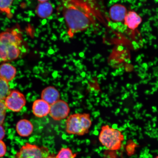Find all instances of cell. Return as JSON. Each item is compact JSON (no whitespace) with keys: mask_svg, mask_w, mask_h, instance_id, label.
Masks as SVG:
<instances>
[{"mask_svg":"<svg viewBox=\"0 0 158 158\" xmlns=\"http://www.w3.org/2000/svg\"><path fill=\"white\" fill-rule=\"evenodd\" d=\"M50 105L41 99L35 100L32 106L33 114L38 118H43L49 113Z\"/></svg>","mask_w":158,"mask_h":158,"instance_id":"obj_8","label":"cell"},{"mask_svg":"<svg viewBox=\"0 0 158 158\" xmlns=\"http://www.w3.org/2000/svg\"><path fill=\"white\" fill-rule=\"evenodd\" d=\"M6 108L4 102L0 101V124L2 125L4 121L6 114Z\"/></svg>","mask_w":158,"mask_h":158,"instance_id":"obj_18","label":"cell"},{"mask_svg":"<svg viewBox=\"0 0 158 158\" xmlns=\"http://www.w3.org/2000/svg\"><path fill=\"white\" fill-rule=\"evenodd\" d=\"M41 98L42 100L51 105L59 100L60 94L54 87L48 86L43 90Z\"/></svg>","mask_w":158,"mask_h":158,"instance_id":"obj_10","label":"cell"},{"mask_svg":"<svg viewBox=\"0 0 158 158\" xmlns=\"http://www.w3.org/2000/svg\"><path fill=\"white\" fill-rule=\"evenodd\" d=\"M155 158H158V156H156V157H155Z\"/></svg>","mask_w":158,"mask_h":158,"instance_id":"obj_23","label":"cell"},{"mask_svg":"<svg viewBox=\"0 0 158 158\" xmlns=\"http://www.w3.org/2000/svg\"><path fill=\"white\" fill-rule=\"evenodd\" d=\"M62 6L70 37L92 27L98 19L97 7L92 0H63Z\"/></svg>","mask_w":158,"mask_h":158,"instance_id":"obj_1","label":"cell"},{"mask_svg":"<svg viewBox=\"0 0 158 158\" xmlns=\"http://www.w3.org/2000/svg\"><path fill=\"white\" fill-rule=\"evenodd\" d=\"M40 3L45 2H48L49 0H37Z\"/></svg>","mask_w":158,"mask_h":158,"instance_id":"obj_22","label":"cell"},{"mask_svg":"<svg viewBox=\"0 0 158 158\" xmlns=\"http://www.w3.org/2000/svg\"><path fill=\"white\" fill-rule=\"evenodd\" d=\"M127 11L124 6L120 5H114L110 8V15L112 21L116 22L124 21L127 13Z\"/></svg>","mask_w":158,"mask_h":158,"instance_id":"obj_9","label":"cell"},{"mask_svg":"<svg viewBox=\"0 0 158 158\" xmlns=\"http://www.w3.org/2000/svg\"><path fill=\"white\" fill-rule=\"evenodd\" d=\"M6 151V146L4 142L1 140L0 141V158L4 156Z\"/></svg>","mask_w":158,"mask_h":158,"instance_id":"obj_19","label":"cell"},{"mask_svg":"<svg viewBox=\"0 0 158 158\" xmlns=\"http://www.w3.org/2000/svg\"><path fill=\"white\" fill-rule=\"evenodd\" d=\"M142 21L141 16L133 11L128 12L124 21L125 26L132 30L137 29L141 24Z\"/></svg>","mask_w":158,"mask_h":158,"instance_id":"obj_12","label":"cell"},{"mask_svg":"<svg viewBox=\"0 0 158 158\" xmlns=\"http://www.w3.org/2000/svg\"><path fill=\"white\" fill-rule=\"evenodd\" d=\"M53 10L52 5L47 2L39 3L37 7L36 11L37 15L40 18L46 19L52 15Z\"/></svg>","mask_w":158,"mask_h":158,"instance_id":"obj_14","label":"cell"},{"mask_svg":"<svg viewBox=\"0 0 158 158\" xmlns=\"http://www.w3.org/2000/svg\"><path fill=\"white\" fill-rule=\"evenodd\" d=\"M14 0H0V11L5 13L9 18L13 16L11 7Z\"/></svg>","mask_w":158,"mask_h":158,"instance_id":"obj_16","label":"cell"},{"mask_svg":"<svg viewBox=\"0 0 158 158\" xmlns=\"http://www.w3.org/2000/svg\"><path fill=\"white\" fill-rule=\"evenodd\" d=\"M76 154H74L70 148H63L61 149L56 156V158H76Z\"/></svg>","mask_w":158,"mask_h":158,"instance_id":"obj_17","label":"cell"},{"mask_svg":"<svg viewBox=\"0 0 158 158\" xmlns=\"http://www.w3.org/2000/svg\"><path fill=\"white\" fill-rule=\"evenodd\" d=\"M70 111L68 104L64 100H59L51 105L49 114L53 119L59 121L66 118Z\"/></svg>","mask_w":158,"mask_h":158,"instance_id":"obj_7","label":"cell"},{"mask_svg":"<svg viewBox=\"0 0 158 158\" xmlns=\"http://www.w3.org/2000/svg\"><path fill=\"white\" fill-rule=\"evenodd\" d=\"M16 73L15 67L9 63H4L0 66V77L8 82L13 80Z\"/></svg>","mask_w":158,"mask_h":158,"instance_id":"obj_11","label":"cell"},{"mask_svg":"<svg viewBox=\"0 0 158 158\" xmlns=\"http://www.w3.org/2000/svg\"><path fill=\"white\" fill-rule=\"evenodd\" d=\"M67 133L82 136L87 133L92 124L90 114H75L69 116L66 123Z\"/></svg>","mask_w":158,"mask_h":158,"instance_id":"obj_3","label":"cell"},{"mask_svg":"<svg viewBox=\"0 0 158 158\" xmlns=\"http://www.w3.org/2000/svg\"><path fill=\"white\" fill-rule=\"evenodd\" d=\"M44 158H56L54 155H48L47 157Z\"/></svg>","mask_w":158,"mask_h":158,"instance_id":"obj_21","label":"cell"},{"mask_svg":"<svg viewBox=\"0 0 158 158\" xmlns=\"http://www.w3.org/2000/svg\"><path fill=\"white\" fill-rule=\"evenodd\" d=\"M5 131L2 125L0 124V141L2 140L5 137Z\"/></svg>","mask_w":158,"mask_h":158,"instance_id":"obj_20","label":"cell"},{"mask_svg":"<svg viewBox=\"0 0 158 158\" xmlns=\"http://www.w3.org/2000/svg\"><path fill=\"white\" fill-rule=\"evenodd\" d=\"M99 141L102 145L110 151L119 150L124 139L123 134L119 130L108 125L102 126L99 135Z\"/></svg>","mask_w":158,"mask_h":158,"instance_id":"obj_4","label":"cell"},{"mask_svg":"<svg viewBox=\"0 0 158 158\" xmlns=\"http://www.w3.org/2000/svg\"><path fill=\"white\" fill-rule=\"evenodd\" d=\"M16 128L19 135L22 137H27L32 133L33 127L29 120L23 119L18 122Z\"/></svg>","mask_w":158,"mask_h":158,"instance_id":"obj_13","label":"cell"},{"mask_svg":"<svg viewBox=\"0 0 158 158\" xmlns=\"http://www.w3.org/2000/svg\"><path fill=\"white\" fill-rule=\"evenodd\" d=\"M10 92L8 82L0 77V101H4Z\"/></svg>","mask_w":158,"mask_h":158,"instance_id":"obj_15","label":"cell"},{"mask_svg":"<svg viewBox=\"0 0 158 158\" xmlns=\"http://www.w3.org/2000/svg\"><path fill=\"white\" fill-rule=\"evenodd\" d=\"M26 52L19 29H9L0 33V62L15 60Z\"/></svg>","mask_w":158,"mask_h":158,"instance_id":"obj_2","label":"cell"},{"mask_svg":"<svg viewBox=\"0 0 158 158\" xmlns=\"http://www.w3.org/2000/svg\"><path fill=\"white\" fill-rule=\"evenodd\" d=\"M48 155L47 148L26 143L17 153L16 158H44Z\"/></svg>","mask_w":158,"mask_h":158,"instance_id":"obj_5","label":"cell"},{"mask_svg":"<svg viewBox=\"0 0 158 158\" xmlns=\"http://www.w3.org/2000/svg\"><path fill=\"white\" fill-rule=\"evenodd\" d=\"M4 102L6 108L14 112L21 111L26 103L24 96L16 90L10 92Z\"/></svg>","mask_w":158,"mask_h":158,"instance_id":"obj_6","label":"cell"}]
</instances>
